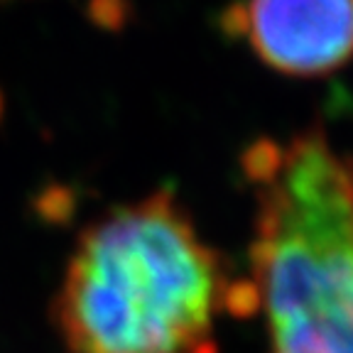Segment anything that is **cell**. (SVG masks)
I'll return each mask as SVG.
<instances>
[{"instance_id":"obj_1","label":"cell","mask_w":353,"mask_h":353,"mask_svg":"<svg viewBox=\"0 0 353 353\" xmlns=\"http://www.w3.org/2000/svg\"><path fill=\"white\" fill-rule=\"evenodd\" d=\"M233 277L172 192L121 204L81 231L57 294L69 353H219L221 314H253Z\"/></svg>"},{"instance_id":"obj_2","label":"cell","mask_w":353,"mask_h":353,"mask_svg":"<svg viewBox=\"0 0 353 353\" xmlns=\"http://www.w3.org/2000/svg\"><path fill=\"white\" fill-rule=\"evenodd\" d=\"M255 204L250 287L270 353H353V157L321 128L241 154Z\"/></svg>"},{"instance_id":"obj_3","label":"cell","mask_w":353,"mask_h":353,"mask_svg":"<svg viewBox=\"0 0 353 353\" xmlns=\"http://www.w3.org/2000/svg\"><path fill=\"white\" fill-rule=\"evenodd\" d=\"M223 28L285 77H326L353 57V0H241Z\"/></svg>"}]
</instances>
